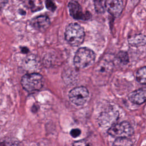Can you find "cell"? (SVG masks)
Here are the masks:
<instances>
[{
	"instance_id": "2e32d148",
	"label": "cell",
	"mask_w": 146,
	"mask_h": 146,
	"mask_svg": "<svg viewBox=\"0 0 146 146\" xmlns=\"http://www.w3.org/2000/svg\"><path fill=\"white\" fill-rule=\"evenodd\" d=\"M28 4L33 11L40 10L42 8V3L40 0H29Z\"/></svg>"
},
{
	"instance_id": "3957f363",
	"label": "cell",
	"mask_w": 146,
	"mask_h": 146,
	"mask_svg": "<svg viewBox=\"0 0 146 146\" xmlns=\"http://www.w3.org/2000/svg\"><path fill=\"white\" fill-rule=\"evenodd\" d=\"M23 88L29 92L40 90L43 86V76L38 73L25 74L21 79Z\"/></svg>"
},
{
	"instance_id": "30bf717a",
	"label": "cell",
	"mask_w": 146,
	"mask_h": 146,
	"mask_svg": "<svg viewBox=\"0 0 146 146\" xmlns=\"http://www.w3.org/2000/svg\"><path fill=\"white\" fill-rule=\"evenodd\" d=\"M129 100L136 104H141L146 102V89L140 88L131 92L128 95Z\"/></svg>"
},
{
	"instance_id": "277c9868",
	"label": "cell",
	"mask_w": 146,
	"mask_h": 146,
	"mask_svg": "<svg viewBox=\"0 0 146 146\" xmlns=\"http://www.w3.org/2000/svg\"><path fill=\"white\" fill-rule=\"evenodd\" d=\"M108 133L115 137H128L133 133V129L127 121L113 124L108 130Z\"/></svg>"
},
{
	"instance_id": "e0dca14e",
	"label": "cell",
	"mask_w": 146,
	"mask_h": 146,
	"mask_svg": "<svg viewBox=\"0 0 146 146\" xmlns=\"http://www.w3.org/2000/svg\"><path fill=\"white\" fill-rule=\"evenodd\" d=\"M117 57L118 60H119V61H120L122 63L126 64L128 62V56L125 52L120 51L119 53H118Z\"/></svg>"
},
{
	"instance_id": "7c38bea8",
	"label": "cell",
	"mask_w": 146,
	"mask_h": 146,
	"mask_svg": "<svg viewBox=\"0 0 146 146\" xmlns=\"http://www.w3.org/2000/svg\"><path fill=\"white\" fill-rule=\"evenodd\" d=\"M111 63L110 61H107L104 60L100 62V63L99 64L98 67L96 68V71L98 73L102 75H108L110 72V69L111 67Z\"/></svg>"
},
{
	"instance_id": "d6986e66",
	"label": "cell",
	"mask_w": 146,
	"mask_h": 146,
	"mask_svg": "<svg viewBox=\"0 0 146 146\" xmlns=\"http://www.w3.org/2000/svg\"><path fill=\"white\" fill-rule=\"evenodd\" d=\"M81 133V131L79 129L75 128V129H72L70 131V135H71L72 137H76L80 135Z\"/></svg>"
},
{
	"instance_id": "6da1fadb",
	"label": "cell",
	"mask_w": 146,
	"mask_h": 146,
	"mask_svg": "<svg viewBox=\"0 0 146 146\" xmlns=\"http://www.w3.org/2000/svg\"><path fill=\"white\" fill-rule=\"evenodd\" d=\"M65 39L66 41L73 46L81 44L84 38V31L83 28L76 23L69 24L65 31Z\"/></svg>"
},
{
	"instance_id": "9a60e30c",
	"label": "cell",
	"mask_w": 146,
	"mask_h": 146,
	"mask_svg": "<svg viewBox=\"0 0 146 146\" xmlns=\"http://www.w3.org/2000/svg\"><path fill=\"white\" fill-rule=\"evenodd\" d=\"M132 141L128 137H117L113 143L115 145H131Z\"/></svg>"
},
{
	"instance_id": "52a82bcc",
	"label": "cell",
	"mask_w": 146,
	"mask_h": 146,
	"mask_svg": "<svg viewBox=\"0 0 146 146\" xmlns=\"http://www.w3.org/2000/svg\"><path fill=\"white\" fill-rule=\"evenodd\" d=\"M68 9L70 15L75 19L80 20H88L91 18V14L88 12L83 13L80 5L75 1L69 2Z\"/></svg>"
},
{
	"instance_id": "ac0fdd59",
	"label": "cell",
	"mask_w": 146,
	"mask_h": 146,
	"mask_svg": "<svg viewBox=\"0 0 146 146\" xmlns=\"http://www.w3.org/2000/svg\"><path fill=\"white\" fill-rule=\"evenodd\" d=\"M46 7L50 11H54L55 10L56 6L55 5V4L54 3V2L52 1V0H46Z\"/></svg>"
},
{
	"instance_id": "5bb4252c",
	"label": "cell",
	"mask_w": 146,
	"mask_h": 146,
	"mask_svg": "<svg viewBox=\"0 0 146 146\" xmlns=\"http://www.w3.org/2000/svg\"><path fill=\"white\" fill-rule=\"evenodd\" d=\"M94 6L95 10L98 13H102L106 8L105 0H94Z\"/></svg>"
},
{
	"instance_id": "5b68a950",
	"label": "cell",
	"mask_w": 146,
	"mask_h": 146,
	"mask_svg": "<svg viewBox=\"0 0 146 146\" xmlns=\"http://www.w3.org/2000/svg\"><path fill=\"white\" fill-rule=\"evenodd\" d=\"M70 101L74 104L81 106L84 104L89 97V92L87 88L83 86L75 87L68 94Z\"/></svg>"
},
{
	"instance_id": "ffe728a7",
	"label": "cell",
	"mask_w": 146,
	"mask_h": 146,
	"mask_svg": "<svg viewBox=\"0 0 146 146\" xmlns=\"http://www.w3.org/2000/svg\"><path fill=\"white\" fill-rule=\"evenodd\" d=\"M9 0H0V5H3L6 3Z\"/></svg>"
},
{
	"instance_id": "8fae6325",
	"label": "cell",
	"mask_w": 146,
	"mask_h": 146,
	"mask_svg": "<svg viewBox=\"0 0 146 146\" xmlns=\"http://www.w3.org/2000/svg\"><path fill=\"white\" fill-rule=\"evenodd\" d=\"M129 43L132 46L139 47L146 44V35L143 34H137L132 36L128 39Z\"/></svg>"
},
{
	"instance_id": "4fadbf2b",
	"label": "cell",
	"mask_w": 146,
	"mask_h": 146,
	"mask_svg": "<svg viewBox=\"0 0 146 146\" xmlns=\"http://www.w3.org/2000/svg\"><path fill=\"white\" fill-rule=\"evenodd\" d=\"M136 80L142 84H146V66L143 67L137 71Z\"/></svg>"
},
{
	"instance_id": "ba28073f",
	"label": "cell",
	"mask_w": 146,
	"mask_h": 146,
	"mask_svg": "<svg viewBox=\"0 0 146 146\" xmlns=\"http://www.w3.org/2000/svg\"><path fill=\"white\" fill-rule=\"evenodd\" d=\"M106 8L114 17H118L123 9L122 0H106Z\"/></svg>"
},
{
	"instance_id": "7a4b0ae2",
	"label": "cell",
	"mask_w": 146,
	"mask_h": 146,
	"mask_svg": "<svg viewBox=\"0 0 146 146\" xmlns=\"http://www.w3.org/2000/svg\"><path fill=\"white\" fill-rule=\"evenodd\" d=\"M95 59V54L92 50L87 47H81L75 53L74 63L77 68H83L91 66Z\"/></svg>"
},
{
	"instance_id": "9c48e42d",
	"label": "cell",
	"mask_w": 146,
	"mask_h": 146,
	"mask_svg": "<svg viewBox=\"0 0 146 146\" xmlns=\"http://www.w3.org/2000/svg\"><path fill=\"white\" fill-rule=\"evenodd\" d=\"M30 25L35 29L40 31H43L49 27L50 21L48 17L40 15L33 18L30 22Z\"/></svg>"
},
{
	"instance_id": "8992f818",
	"label": "cell",
	"mask_w": 146,
	"mask_h": 146,
	"mask_svg": "<svg viewBox=\"0 0 146 146\" xmlns=\"http://www.w3.org/2000/svg\"><path fill=\"white\" fill-rule=\"evenodd\" d=\"M119 113L112 108H109L102 113L99 117V124L102 126L111 127L117 120Z\"/></svg>"
}]
</instances>
